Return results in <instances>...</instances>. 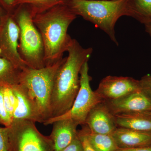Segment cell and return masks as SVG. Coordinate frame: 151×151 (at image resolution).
I'll return each instance as SVG.
<instances>
[{
    "mask_svg": "<svg viewBox=\"0 0 151 151\" xmlns=\"http://www.w3.org/2000/svg\"><path fill=\"white\" fill-rule=\"evenodd\" d=\"M139 90V80L130 77L108 76L101 80L95 92L103 102L116 100Z\"/></svg>",
    "mask_w": 151,
    "mask_h": 151,
    "instance_id": "cell-9",
    "label": "cell"
},
{
    "mask_svg": "<svg viewBox=\"0 0 151 151\" xmlns=\"http://www.w3.org/2000/svg\"><path fill=\"white\" fill-rule=\"evenodd\" d=\"M12 87L17 99L12 122L25 120L41 123L35 107L22 86L19 84Z\"/></svg>",
    "mask_w": 151,
    "mask_h": 151,
    "instance_id": "cell-14",
    "label": "cell"
},
{
    "mask_svg": "<svg viewBox=\"0 0 151 151\" xmlns=\"http://www.w3.org/2000/svg\"><path fill=\"white\" fill-rule=\"evenodd\" d=\"M112 135L119 148H133L151 145V132L118 127Z\"/></svg>",
    "mask_w": 151,
    "mask_h": 151,
    "instance_id": "cell-13",
    "label": "cell"
},
{
    "mask_svg": "<svg viewBox=\"0 0 151 151\" xmlns=\"http://www.w3.org/2000/svg\"><path fill=\"white\" fill-rule=\"evenodd\" d=\"M145 25V26L146 30L151 36V21L146 23Z\"/></svg>",
    "mask_w": 151,
    "mask_h": 151,
    "instance_id": "cell-28",
    "label": "cell"
},
{
    "mask_svg": "<svg viewBox=\"0 0 151 151\" xmlns=\"http://www.w3.org/2000/svg\"><path fill=\"white\" fill-rule=\"evenodd\" d=\"M3 86H0V124L4 127H10L12 121L6 109L4 101Z\"/></svg>",
    "mask_w": 151,
    "mask_h": 151,
    "instance_id": "cell-21",
    "label": "cell"
},
{
    "mask_svg": "<svg viewBox=\"0 0 151 151\" xmlns=\"http://www.w3.org/2000/svg\"><path fill=\"white\" fill-rule=\"evenodd\" d=\"M92 51V47L84 48L77 40H72L67 50L68 56L55 76L50 100L51 118L62 116L70 110L80 88L81 67L89 60Z\"/></svg>",
    "mask_w": 151,
    "mask_h": 151,
    "instance_id": "cell-1",
    "label": "cell"
},
{
    "mask_svg": "<svg viewBox=\"0 0 151 151\" xmlns=\"http://www.w3.org/2000/svg\"><path fill=\"white\" fill-rule=\"evenodd\" d=\"M62 151H84L83 146L78 135L70 145Z\"/></svg>",
    "mask_w": 151,
    "mask_h": 151,
    "instance_id": "cell-24",
    "label": "cell"
},
{
    "mask_svg": "<svg viewBox=\"0 0 151 151\" xmlns=\"http://www.w3.org/2000/svg\"><path fill=\"white\" fill-rule=\"evenodd\" d=\"M16 0H0V7L6 13H12L14 9V4Z\"/></svg>",
    "mask_w": 151,
    "mask_h": 151,
    "instance_id": "cell-26",
    "label": "cell"
},
{
    "mask_svg": "<svg viewBox=\"0 0 151 151\" xmlns=\"http://www.w3.org/2000/svg\"><path fill=\"white\" fill-rule=\"evenodd\" d=\"M85 125L91 132L103 134L112 135L118 128L114 115L104 102L97 103L91 109Z\"/></svg>",
    "mask_w": 151,
    "mask_h": 151,
    "instance_id": "cell-11",
    "label": "cell"
},
{
    "mask_svg": "<svg viewBox=\"0 0 151 151\" xmlns=\"http://www.w3.org/2000/svg\"><path fill=\"white\" fill-rule=\"evenodd\" d=\"M52 124V129L49 137L54 151H62L78 136V124L71 119H59Z\"/></svg>",
    "mask_w": 151,
    "mask_h": 151,
    "instance_id": "cell-12",
    "label": "cell"
},
{
    "mask_svg": "<svg viewBox=\"0 0 151 151\" xmlns=\"http://www.w3.org/2000/svg\"><path fill=\"white\" fill-rule=\"evenodd\" d=\"M81 132L86 136L88 142L96 151H115L119 148L111 134H103L92 132L84 125Z\"/></svg>",
    "mask_w": 151,
    "mask_h": 151,
    "instance_id": "cell-16",
    "label": "cell"
},
{
    "mask_svg": "<svg viewBox=\"0 0 151 151\" xmlns=\"http://www.w3.org/2000/svg\"><path fill=\"white\" fill-rule=\"evenodd\" d=\"M0 151H10L8 127H0Z\"/></svg>",
    "mask_w": 151,
    "mask_h": 151,
    "instance_id": "cell-22",
    "label": "cell"
},
{
    "mask_svg": "<svg viewBox=\"0 0 151 151\" xmlns=\"http://www.w3.org/2000/svg\"><path fill=\"white\" fill-rule=\"evenodd\" d=\"M29 121L12 122L8 128L10 151H54L49 137L42 135Z\"/></svg>",
    "mask_w": 151,
    "mask_h": 151,
    "instance_id": "cell-6",
    "label": "cell"
},
{
    "mask_svg": "<svg viewBox=\"0 0 151 151\" xmlns=\"http://www.w3.org/2000/svg\"><path fill=\"white\" fill-rule=\"evenodd\" d=\"M20 30L12 13L0 16V57L22 70L27 67L19 52Z\"/></svg>",
    "mask_w": 151,
    "mask_h": 151,
    "instance_id": "cell-8",
    "label": "cell"
},
{
    "mask_svg": "<svg viewBox=\"0 0 151 151\" xmlns=\"http://www.w3.org/2000/svg\"><path fill=\"white\" fill-rule=\"evenodd\" d=\"M115 151H151V145L133 148H118Z\"/></svg>",
    "mask_w": 151,
    "mask_h": 151,
    "instance_id": "cell-27",
    "label": "cell"
},
{
    "mask_svg": "<svg viewBox=\"0 0 151 151\" xmlns=\"http://www.w3.org/2000/svg\"><path fill=\"white\" fill-rule=\"evenodd\" d=\"M64 4L77 16H80L103 30L118 45L115 25L120 17L127 16L126 0H65Z\"/></svg>",
    "mask_w": 151,
    "mask_h": 151,
    "instance_id": "cell-3",
    "label": "cell"
},
{
    "mask_svg": "<svg viewBox=\"0 0 151 151\" xmlns=\"http://www.w3.org/2000/svg\"><path fill=\"white\" fill-rule=\"evenodd\" d=\"M127 16L145 24L151 21V0H126Z\"/></svg>",
    "mask_w": 151,
    "mask_h": 151,
    "instance_id": "cell-17",
    "label": "cell"
},
{
    "mask_svg": "<svg viewBox=\"0 0 151 151\" xmlns=\"http://www.w3.org/2000/svg\"><path fill=\"white\" fill-rule=\"evenodd\" d=\"M139 81L141 91L151 97V75L145 76Z\"/></svg>",
    "mask_w": 151,
    "mask_h": 151,
    "instance_id": "cell-23",
    "label": "cell"
},
{
    "mask_svg": "<svg viewBox=\"0 0 151 151\" xmlns=\"http://www.w3.org/2000/svg\"><path fill=\"white\" fill-rule=\"evenodd\" d=\"M113 115L151 111V97L141 90L116 100L103 101Z\"/></svg>",
    "mask_w": 151,
    "mask_h": 151,
    "instance_id": "cell-10",
    "label": "cell"
},
{
    "mask_svg": "<svg viewBox=\"0 0 151 151\" xmlns=\"http://www.w3.org/2000/svg\"><path fill=\"white\" fill-rule=\"evenodd\" d=\"M65 0H16L14 9L20 4H26L31 9L34 17L42 13L55 6L64 4Z\"/></svg>",
    "mask_w": 151,
    "mask_h": 151,
    "instance_id": "cell-19",
    "label": "cell"
},
{
    "mask_svg": "<svg viewBox=\"0 0 151 151\" xmlns=\"http://www.w3.org/2000/svg\"><path fill=\"white\" fill-rule=\"evenodd\" d=\"M6 12L3 9L1 8L0 7V16H1L3 15L4 14H5Z\"/></svg>",
    "mask_w": 151,
    "mask_h": 151,
    "instance_id": "cell-29",
    "label": "cell"
},
{
    "mask_svg": "<svg viewBox=\"0 0 151 151\" xmlns=\"http://www.w3.org/2000/svg\"><path fill=\"white\" fill-rule=\"evenodd\" d=\"M77 16L65 4L58 5L36 15L33 22L43 40L45 66L62 59L73 39L68 33L70 24Z\"/></svg>",
    "mask_w": 151,
    "mask_h": 151,
    "instance_id": "cell-2",
    "label": "cell"
},
{
    "mask_svg": "<svg viewBox=\"0 0 151 151\" xmlns=\"http://www.w3.org/2000/svg\"><path fill=\"white\" fill-rule=\"evenodd\" d=\"M78 135L82 143L84 151H96L92 148L86 136L81 132V130L78 132Z\"/></svg>",
    "mask_w": 151,
    "mask_h": 151,
    "instance_id": "cell-25",
    "label": "cell"
},
{
    "mask_svg": "<svg viewBox=\"0 0 151 151\" xmlns=\"http://www.w3.org/2000/svg\"><path fill=\"white\" fill-rule=\"evenodd\" d=\"M3 92L6 109L12 121L14 113L17 106L16 96L12 86H3Z\"/></svg>",
    "mask_w": 151,
    "mask_h": 151,
    "instance_id": "cell-20",
    "label": "cell"
},
{
    "mask_svg": "<svg viewBox=\"0 0 151 151\" xmlns=\"http://www.w3.org/2000/svg\"><path fill=\"white\" fill-rule=\"evenodd\" d=\"M12 13L20 30L19 52L22 59L33 69L45 67L43 40L33 22L31 9L26 4L18 5Z\"/></svg>",
    "mask_w": 151,
    "mask_h": 151,
    "instance_id": "cell-5",
    "label": "cell"
},
{
    "mask_svg": "<svg viewBox=\"0 0 151 151\" xmlns=\"http://www.w3.org/2000/svg\"><path fill=\"white\" fill-rule=\"evenodd\" d=\"M117 127L151 132V111L114 115Z\"/></svg>",
    "mask_w": 151,
    "mask_h": 151,
    "instance_id": "cell-15",
    "label": "cell"
},
{
    "mask_svg": "<svg viewBox=\"0 0 151 151\" xmlns=\"http://www.w3.org/2000/svg\"><path fill=\"white\" fill-rule=\"evenodd\" d=\"M99 1H112V0H99Z\"/></svg>",
    "mask_w": 151,
    "mask_h": 151,
    "instance_id": "cell-30",
    "label": "cell"
},
{
    "mask_svg": "<svg viewBox=\"0 0 151 151\" xmlns=\"http://www.w3.org/2000/svg\"><path fill=\"white\" fill-rule=\"evenodd\" d=\"M22 70L0 57V86H13L19 84Z\"/></svg>",
    "mask_w": 151,
    "mask_h": 151,
    "instance_id": "cell-18",
    "label": "cell"
},
{
    "mask_svg": "<svg viewBox=\"0 0 151 151\" xmlns=\"http://www.w3.org/2000/svg\"><path fill=\"white\" fill-rule=\"evenodd\" d=\"M88 62L84 63L81 67L79 77L80 88L70 110L62 116L49 119L44 123L45 125H50L56 120L62 119H71L78 125H84L91 109L97 103L103 102L90 86L91 77L89 74Z\"/></svg>",
    "mask_w": 151,
    "mask_h": 151,
    "instance_id": "cell-7",
    "label": "cell"
},
{
    "mask_svg": "<svg viewBox=\"0 0 151 151\" xmlns=\"http://www.w3.org/2000/svg\"><path fill=\"white\" fill-rule=\"evenodd\" d=\"M65 58L40 69L27 67L22 70L19 84L34 105L41 123L51 118L50 100L55 76Z\"/></svg>",
    "mask_w": 151,
    "mask_h": 151,
    "instance_id": "cell-4",
    "label": "cell"
}]
</instances>
